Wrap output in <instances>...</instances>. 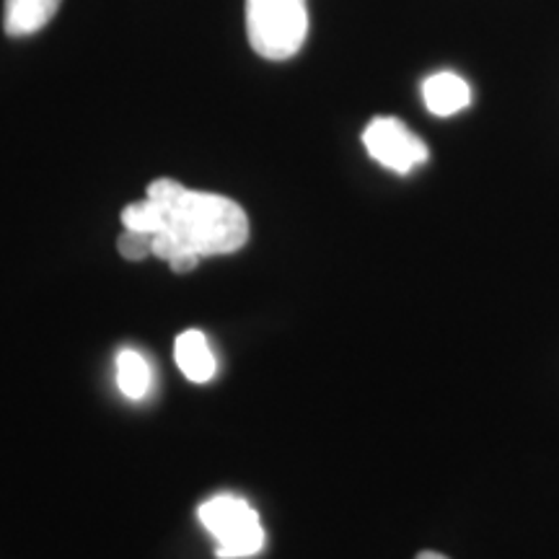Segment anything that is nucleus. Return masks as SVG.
<instances>
[{"instance_id": "obj_1", "label": "nucleus", "mask_w": 559, "mask_h": 559, "mask_svg": "<svg viewBox=\"0 0 559 559\" xmlns=\"http://www.w3.org/2000/svg\"><path fill=\"white\" fill-rule=\"evenodd\" d=\"M135 228L153 236V257L174 272H190L202 257L234 254L249 241V218L239 202L194 192L174 179L151 181L132 207Z\"/></svg>"}, {"instance_id": "obj_2", "label": "nucleus", "mask_w": 559, "mask_h": 559, "mask_svg": "<svg viewBox=\"0 0 559 559\" xmlns=\"http://www.w3.org/2000/svg\"><path fill=\"white\" fill-rule=\"evenodd\" d=\"M249 45L264 60H290L309 34L306 0H247Z\"/></svg>"}, {"instance_id": "obj_3", "label": "nucleus", "mask_w": 559, "mask_h": 559, "mask_svg": "<svg viewBox=\"0 0 559 559\" xmlns=\"http://www.w3.org/2000/svg\"><path fill=\"white\" fill-rule=\"evenodd\" d=\"M198 519L215 539L218 559H247L264 549L262 519L239 495H215L198 508Z\"/></svg>"}, {"instance_id": "obj_4", "label": "nucleus", "mask_w": 559, "mask_h": 559, "mask_svg": "<svg viewBox=\"0 0 559 559\" xmlns=\"http://www.w3.org/2000/svg\"><path fill=\"white\" fill-rule=\"evenodd\" d=\"M362 145H366L370 158L396 174H409L430 158L428 145L396 117L370 120L368 128L362 130Z\"/></svg>"}, {"instance_id": "obj_5", "label": "nucleus", "mask_w": 559, "mask_h": 559, "mask_svg": "<svg viewBox=\"0 0 559 559\" xmlns=\"http://www.w3.org/2000/svg\"><path fill=\"white\" fill-rule=\"evenodd\" d=\"M423 99L436 117H453L472 104V88L461 75L443 70L423 83Z\"/></svg>"}, {"instance_id": "obj_6", "label": "nucleus", "mask_w": 559, "mask_h": 559, "mask_svg": "<svg viewBox=\"0 0 559 559\" xmlns=\"http://www.w3.org/2000/svg\"><path fill=\"white\" fill-rule=\"evenodd\" d=\"M174 358H177L181 373L194 383L210 381L215 370H218V362H215V355L207 345L205 334L198 330H187L179 334L177 345H174Z\"/></svg>"}, {"instance_id": "obj_7", "label": "nucleus", "mask_w": 559, "mask_h": 559, "mask_svg": "<svg viewBox=\"0 0 559 559\" xmlns=\"http://www.w3.org/2000/svg\"><path fill=\"white\" fill-rule=\"evenodd\" d=\"M62 0H5L3 29L9 37H29L45 29Z\"/></svg>"}, {"instance_id": "obj_8", "label": "nucleus", "mask_w": 559, "mask_h": 559, "mask_svg": "<svg viewBox=\"0 0 559 559\" xmlns=\"http://www.w3.org/2000/svg\"><path fill=\"white\" fill-rule=\"evenodd\" d=\"M117 386L128 400H143L151 389V366L135 349H120L117 355Z\"/></svg>"}, {"instance_id": "obj_9", "label": "nucleus", "mask_w": 559, "mask_h": 559, "mask_svg": "<svg viewBox=\"0 0 559 559\" xmlns=\"http://www.w3.org/2000/svg\"><path fill=\"white\" fill-rule=\"evenodd\" d=\"M117 247H120V254L124 260L140 262L145 260V257H153V236L143 234V230L124 228V234L120 236V241H117Z\"/></svg>"}, {"instance_id": "obj_10", "label": "nucleus", "mask_w": 559, "mask_h": 559, "mask_svg": "<svg viewBox=\"0 0 559 559\" xmlns=\"http://www.w3.org/2000/svg\"><path fill=\"white\" fill-rule=\"evenodd\" d=\"M417 559H449V557L438 555V551H419Z\"/></svg>"}]
</instances>
